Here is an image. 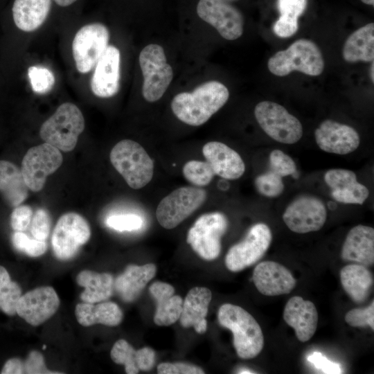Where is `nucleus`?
<instances>
[{
  "mask_svg": "<svg viewBox=\"0 0 374 374\" xmlns=\"http://www.w3.org/2000/svg\"><path fill=\"white\" fill-rule=\"evenodd\" d=\"M0 193L13 207L19 206L28 197V187L21 169L6 160H0Z\"/></svg>",
  "mask_w": 374,
  "mask_h": 374,
  "instance_id": "obj_32",
  "label": "nucleus"
},
{
  "mask_svg": "<svg viewBox=\"0 0 374 374\" xmlns=\"http://www.w3.org/2000/svg\"><path fill=\"white\" fill-rule=\"evenodd\" d=\"M51 229V218L44 208L37 210L33 217L30 231L35 239L45 240L48 238Z\"/></svg>",
  "mask_w": 374,
  "mask_h": 374,
  "instance_id": "obj_43",
  "label": "nucleus"
},
{
  "mask_svg": "<svg viewBox=\"0 0 374 374\" xmlns=\"http://www.w3.org/2000/svg\"><path fill=\"white\" fill-rule=\"evenodd\" d=\"M374 62H371V68H370V78L372 82H374Z\"/></svg>",
  "mask_w": 374,
  "mask_h": 374,
  "instance_id": "obj_51",
  "label": "nucleus"
},
{
  "mask_svg": "<svg viewBox=\"0 0 374 374\" xmlns=\"http://www.w3.org/2000/svg\"><path fill=\"white\" fill-rule=\"evenodd\" d=\"M220 324L229 329L233 335V346L239 357L252 359L258 356L264 346V336L258 323L242 308L225 303L217 314Z\"/></svg>",
  "mask_w": 374,
  "mask_h": 374,
  "instance_id": "obj_2",
  "label": "nucleus"
},
{
  "mask_svg": "<svg viewBox=\"0 0 374 374\" xmlns=\"http://www.w3.org/2000/svg\"><path fill=\"white\" fill-rule=\"evenodd\" d=\"M272 240L269 227L264 223L253 225L244 238L233 245L225 257V265L237 272L257 262L265 255Z\"/></svg>",
  "mask_w": 374,
  "mask_h": 374,
  "instance_id": "obj_10",
  "label": "nucleus"
},
{
  "mask_svg": "<svg viewBox=\"0 0 374 374\" xmlns=\"http://www.w3.org/2000/svg\"><path fill=\"white\" fill-rule=\"evenodd\" d=\"M59 305L60 299L52 287H39L21 296L16 314L30 325L37 326L50 319Z\"/></svg>",
  "mask_w": 374,
  "mask_h": 374,
  "instance_id": "obj_16",
  "label": "nucleus"
},
{
  "mask_svg": "<svg viewBox=\"0 0 374 374\" xmlns=\"http://www.w3.org/2000/svg\"><path fill=\"white\" fill-rule=\"evenodd\" d=\"M51 0H15L12 8L14 22L25 32L34 31L46 20Z\"/></svg>",
  "mask_w": 374,
  "mask_h": 374,
  "instance_id": "obj_29",
  "label": "nucleus"
},
{
  "mask_svg": "<svg viewBox=\"0 0 374 374\" xmlns=\"http://www.w3.org/2000/svg\"><path fill=\"white\" fill-rule=\"evenodd\" d=\"M196 10L197 15L214 27L223 38L235 40L242 36L244 24L243 15L229 1L199 0Z\"/></svg>",
  "mask_w": 374,
  "mask_h": 374,
  "instance_id": "obj_14",
  "label": "nucleus"
},
{
  "mask_svg": "<svg viewBox=\"0 0 374 374\" xmlns=\"http://www.w3.org/2000/svg\"><path fill=\"white\" fill-rule=\"evenodd\" d=\"M46 345H44L43 346V349L44 350L46 348Z\"/></svg>",
  "mask_w": 374,
  "mask_h": 374,
  "instance_id": "obj_55",
  "label": "nucleus"
},
{
  "mask_svg": "<svg viewBox=\"0 0 374 374\" xmlns=\"http://www.w3.org/2000/svg\"><path fill=\"white\" fill-rule=\"evenodd\" d=\"M252 279L258 292L269 296L288 294L296 285V279L285 266L270 260L256 266Z\"/></svg>",
  "mask_w": 374,
  "mask_h": 374,
  "instance_id": "obj_19",
  "label": "nucleus"
},
{
  "mask_svg": "<svg viewBox=\"0 0 374 374\" xmlns=\"http://www.w3.org/2000/svg\"><path fill=\"white\" fill-rule=\"evenodd\" d=\"M84 129V118L74 104L65 103L45 121L39 130L41 139L60 150L70 152L76 146Z\"/></svg>",
  "mask_w": 374,
  "mask_h": 374,
  "instance_id": "obj_5",
  "label": "nucleus"
},
{
  "mask_svg": "<svg viewBox=\"0 0 374 374\" xmlns=\"http://www.w3.org/2000/svg\"><path fill=\"white\" fill-rule=\"evenodd\" d=\"M254 115L262 130L276 141L294 144L303 136L299 120L276 103L260 102L255 107Z\"/></svg>",
  "mask_w": 374,
  "mask_h": 374,
  "instance_id": "obj_7",
  "label": "nucleus"
},
{
  "mask_svg": "<svg viewBox=\"0 0 374 374\" xmlns=\"http://www.w3.org/2000/svg\"><path fill=\"white\" fill-rule=\"evenodd\" d=\"M341 258L364 266L374 262V229L362 224L352 228L344 242Z\"/></svg>",
  "mask_w": 374,
  "mask_h": 374,
  "instance_id": "obj_23",
  "label": "nucleus"
},
{
  "mask_svg": "<svg viewBox=\"0 0 374 374\" xmlns=\"http://www.w3.org/2000/svg\"><path fill=\"white\" fill-rule=\"evenodd\" d=\"M109 40V30L101 23L85 25L76 33L72 52L79 72L86 73L95 67L108 46Z\"/></svg>",
  "mask_w": 374,
  "mask_h": 374,
  "instance_id": "obj_11",
  "label": "nucleus"
},
{
  "mask_svg": "<svg viewBox=\"0 0 374 374\" xmlns=\"http://www.w3.org/2000/svg\"><path fill=\"white\" fill-rule=\"evenodd\" d=\"M364 3H366L367 5L373 6L374 5V0H361Z\"/></svg>",
  "mask_w": 374,
  "mask_h": 374,
  "instance_id": "obj_52",
  "label": "nucleus"
},
{
  "mask_svg": "<svg viewBox=\"0 0 374 374\" xmlns=\"http://www.w3.org/2000/svg\"><path fill=\"white\" fill-rule=\"evenodd\" d=\"M157 271L155 265H128L123 273L114 280V290L125 302L134 301Z\"/></svg>",
  "mask_w": 374,
  "mask_h": 374,
  "instance_id": "obj_26",
  "label": "nucleus"
},
{
  "mask_svg": "<svg viewBox=\"0 0 374 374\" xmlns=\"http://www.w3.org/2000/svg\"><path fill=\"white\" fill-rule=\"evenodd\" d=\"M143 76L142 95L150 103L159 100L173 78V70L167 62L163 47L156 44L145 46L139 57Z\"/></svg>",
  "mask_w": 374,
  "mask_h": 374,
  "instance_id": "obj_6",
  "label": "nucleus"
},
{
  "mask_svg": "<svg viewBox=\"0 0 374 374\" xmlns=\"http://www.w3.org/2000/svg\"><path fill=\"white\" fill-rule=\"evenodd\" d=\"M342 56L348 62L373 61V23H369L358 28L348 37L343 46Z\"/></svg>",
  "mask_w": 374,
  "mask_h": 374,
  "instance_id": "obj_30",
  "label": "nucleus"
},
{
  "mask_svg": "<svg viewBox=\"0 0 374 374\" xmlns=\"http://www.w3.org/2000/svg\"><path fill=\"white\" fill-rule=\"evenodd\" d=\"M283 319L294 330L301 342L310 340L314 335L318 323V313L314 304L299 296L291 297L287 302Z\"/></svg>",
  "mask_w": 374,
  "mask_h": 374,
  "instance_id": "obj_20",
  "label": "nucleus"
},
{
  "mask_svg": "<svg viewBox=\"0 0 374 374\" xmlns=\"http://www.w3.org/2000/svg\"><path fill=\"white\" fill-rule=\"evenodd\" d=\"M340 280L343 289L357 303H362L370 295L373 278L366 266L350 264L340 271Z\"/></svg>",
  "mask_w": 374,
  "mask_h": 374,
  "instance_id": "obj_28",
  "label": "nucleus"
},
{
  "mask_svg": "<svg viewBox=\"0 0 374 374\" xmlns=\"http://www.w3.org/2000/svg\"><path fill=\"white\" fill-rule=\"evenodd\" d=\"M1 374H21L24 373V362L17 357L8 359L4 364L1 371Z\"/></svg>",
  "mask_w": 374,
  "mask_h": 374,
  "instance_id": "obj_49",
  "label": "nucleus"
},
{
  "mask_svg": "<svg viewBox=\"0 0 374 374\" xmlns=\"http://www.w3.org/2000/svg\"><path fill=\"white\" fill-rule=\"evenodd\" d=\"M13 247L19 251L30 257H37L44 254L47 249L45 240L30 239L21 231H15L12 235Z\"/></svg>",
  "mask_w": 374,
  "mask_h": 374,
  "instance_id": "obj_39",
  "label": "nucleus"
},
{
  "mask_svg": "<svg viewBox=\"0 0 374 374\" xmlns=\"http://www.w3.org/2000/svg\"><path fill=\"white\" fill-rule=\"evenodd\" d=\"M308 361L324 373L337 374L341 373L340 366L338 364L330 361L319 352H314L310 355L308 357Z\"/></svg>",
  "mask_w": 374,
  "mask_h": 374,
  "instance_id": "obj_47",
  "label": "nucleus"
},
{
  "mask_svg": "<svg viewBox=\"0 0 374 374\" xmlns=\"http://www.w3.org/2000/svg\"><path fill=\"white\" fill-rule=\"evenodd\" d=\"M21 295L19 284L12 281L6 269L0 265V310L8 316L15 315L17 303Z\"/></svg>",
  "mask_w": 374,
  "mask_h": 374,
  "instance_id": "obj_34",
  "label": "nucleus"
},
{
  "mask_svg": "<svg viewBox=\"0 0 374 374\" xmlns=\"http://www.w3.org/2000/svg\"><path fill=\"white\" fill-rule=\"evenodd\" d=\"M75 314L78 322L83 326L100 323L116 326L123 319V312L118 305L112 301L94 304L80 303L76 305Z\"/></svg>",
  "mask_w": 374,
  "mask_h": 374,
  "instance_id": "obj_27",
  "label": "nucleus"
},
{
  "mask_svg": "<svg viewBox=\"0 0 374 374\" xmlns=\"http://www.w3.org/2000/svg\"><path fill=\"white\" fill-rule=\"evenodd\" d=\"M159 374H203L204 371L199 366L190 364L161 363L157 366Z\"/></svg>",
  "mask_w": 374,
  "mask_h": 374,
  "instance_id": "obj_46",
  "label": "nucleus"
},
{
  "mask_svg": "<svg viewBox=\"0 0 374 374\" xmlns=\"http://www.w3.org/2000/svg\"><path fill=\"white\" fill-rule=\"evenodd\" d=\"M114 168L133 189H140L152 180L154 163L145 150L137 142L124 139L117 143L109 154Z\"/></svg>",
  "mask_w": 374,
  "mask_h": 374,
  "instance_id": "obj_3",
  "label": "nucleus"
},
{
  "mask_svg": "<svg viewBox=\"0 0 374 374\" xmlns=\"http://www.w3.org/2000/svg\"><path fill=\"white\" fill-rule=\"evenodd\" d=\"M143 219L134 213L112 215L106 220L107 226L118 231L138 230L143 226Z\"/></svg>",
  "mask_w": 374,
  "mask_h": 374,
  "instance_id": "obj_40",
  "label": "nucleus"
},
{
  "mask_svg": "<svg viewBox=\"0 0 374 374\" xmlns=\"http://www.w3.org/2000/svg\"><path fill=\"white\" fill-rule=\"evenodd\" d=\"M239 373H254V372H251L249 370L247 369H242L238 372Z\"/></svg>",
  "mask_w": 374,
  "mask_h": 374,
  "instance_id": "obj_53",
  "label": "nucleus"
},
{
  "mask_svg": "<svg viewBox=\"0 0 374 374\" xmlns=\"http://www.w3.org/2000/svg\"><path fill=\"white\" fill-rule=\"evenodd\" d=\"M149 291L157 302L154 322L157 326H168L179 320L183 299L175 294V288L170 284L157 281L149 287Z\"/></svg>",
  "mask_w": 374,
  "mask_h": 374,
  "instance_id": "obj_25",
  "label": "nucleus"
},
{
  "mask_svg": "<svg viewBox=\"0 0 374 374\" xmlns=\"http://www.w3.org/2000/svg\"><path fill=\"white\" fill-rule=\"evenodd\" d=\"M212 294L209 289L195 287L190 290L184 301L179 317L180 324L184 328L193 327L199 334L207 329L206 317L208 313Z\"/></svg>",
  "mask_w": 374,
  "mask_h": 374,
  "instance_id": "obj_24",
  "label": "nucleus"
},
{
  "mask_svg": "<svg viewBox=\"0 0 374 374\" xmlns=\"http://www.w3.org/2000/svg\"><path fill=\"white\" fill-rule=\"evenodd\" d=\"M185 179L196 186L209 184L215 176V172L207 161L190 160L182 168Z\"/></svg>",
  "mask_w": 374,
  "mask_h": 374,
  "instance_id": "obj_36",
  "label": "nucleus"
},
{
  "mask_svg": "<svg viewBox=\"0 0 374 374\" xmlns=\"http://www.w3.org/2000/svg\"><path fill=\"white\" fill-rule=\"evenodd\" d=\"M224 1H236V0H224Z\"/></svg>",
  "mask_w": 374,
  "mask_h": 374,
  "instance_id": "obj_54",
  "label": "nucleus"
},
{
  "mask_svg": "<svg viewBox=\"0 0 374 374\" xmlns=\"http://www.w3.org/2000/svg\"><path fill=\"white\" fill-rule=\"evenodd\" d=\"M120 51L108 45L95 66L91 80L93 93L99 98L115 96L120 89Z\"/></svg>",
  "mask_w": 374,
  "mask_h": 374,
  "instance_id": "obj_18",
  "label": "nucleus"
},
{
  "mask_svg": "<svg viewBox=\"0 0 374 374\" xmlns=\"http://www.w3.org/2000/svg\"><path fill=\"white\" fill-rule=\"evenodd\" d=\"M110 355L114 362L125 366V370L127 374H136L139 372L138 350H136L125 339H121L115 342Z\"/></svg>",
  "mask_w": 374,
  "mask_h": 374,
  "instance_id": "obj_35",
  "label": "nucleus"
},
{
  "mask_svg": "<svg viewBox=\"0 0 374 374\" xmlns=\"http://www.w3.org/2000/svg\"><path fill=\"white\" fill-rule=\"evenodd\" d=\"M202 154L215 175L226 179H237L245 171L240 155L224 143L210 141L202 148Z\"/></svg>",
  "mask_w": 374,
  "mask_h": 374,
  "instance_id": "obj_22",
  "label": "nucleus"
},
{
  "mask_svg": "<svg viewBox=\"0 0 374 374\" xmlns=\"http://www.w3.org/2000/svg\"><path fill=\"white\" fill-rule=\"evenodd\" d=\"M155 362V353L149 347L138 350V367L139 371H148Z\"/></svg>",
  "mask_w": 374,
  "mask_h": 374,
  "instance_id": "obj_48",
  "label": "nucleus"
},
{
  "mask_svg": "<svg viewBox=\"0 0 374 374\" xmlns=\"http://www.w3.org/2000/svg\"><path fill=\"white\" fill-rule=\"evenodd\" d=\"M327 218L324 203L318 197L302 195L294 199L286 208L283 220L293 232L307 233L320 230Z\"/></svg>",
  "mask_w": 374,
  "mask_h": 374,
  "instance_id": "obj_15",
  "label": "nucleus"
},
{
  "mask_svg": "<svg viewBox=\"0 0 374 374\" xmlns=\"http://www.w3.org/2000/svg\"><path fill=\"white\" fill-rule=\"evenodd\" d=\"M255 186L261 195L267 197H278L284 190L283 177L270 170L256 178Z\"/></svg>",
  "mask_w": 374,
  "mask_h": 374,
  "instance_id": "obj_37",
  "label": "nucleus"
},
{
  "mask_svg": "<svg viewBox=\"0 0 374 374\" xmlns=\"http://www.w3.org/2000/svg\"><path fill=\"white\" fill-rule=\"evenodd\" d=\"M307 0H277L279 18L273 26L274 33L283 38L294 35L299 29V17L304 12Z\"/></svg>",
  "mask_w": 374,
  "mask_h": 374,
  "instance_id": "obj_33",
  "label": "nucleus"
},
{
  "mask_svg": "<svg viewBox=\"0 0 374 374\" xmlns=\"http://www.w3.org/2000/svg\"><path fill=\"white\" fill-rule=\"evenodd\" d=\"M24 373L27 374H59L61 373L53 372L48 370L44 362L42 355L36 350L31 351L25 362Z\"/></svg>",
  "mask_w": 374,
  "mask_h": 374,
  "instance_id": "obj_45",
  "label": "nucleus"
},
{
  "mask_svg": "<svg viewBox=\"0 0 374 374\" xmlns=\"http://www.w3.org/2000/svg\"><path fill=\"white\" fill-rule=\"evenodd\" d=\"M206 199V191L200 188L184 186L178 188L158 204L156 217L159 224L172 229L199 208Z\"/></svg>",
  "mask_w": 374,
  "mask_h": 374,
  "instance_id": "obj_9",
  "label": "nucleus"
},
{
  "mask_svg": "<svg viewBox=\"0 0 374 374\" xmlns=\"http://www.w3.org/2000/svg\"><path fill=\"white\" fill-rule=\"evenodd\" d=\"M324 180L331 189L332 198L339 202L362 204L369 195L367 187L357 181L352 170L330 169L325 173Z\"/></svg>",
  "mask_w": 374,
  "mask_h": 374,
  "instance_id": "obj_21",
  "label": "nucleus"
},
{
  "mask_svg": "<svg viewBox=\"0 0 374 374\" xmlns=\"http://www.w3.org/2000/svg\"><path fill=\"white\" fill-rule=\"evenodd\" d=\"M228 228V220L221 212H212L198 217L188 231L186 242L206 260L216 259L221 251V239Z\"/></svg>",
  "mask_w": 374,
  "mask_h": 374,
  "instance_id": "obj_8",
  "label": "nucleus"
},
{
  "mask_svg": "<svg viewBox=\"0 0 374 374\" xmlns=\"http://www.w3.org/2000/svg\"><path fill=\"white\" fill-rule=\"evenodd\" d=\"M229 91L222 83L206 82L192 92H181L172 100L170 107L175 116L184 123L199 126L220 110L227 102Z\"/></svg>",
  "mask_w": 374,
  "mask_h": 374,
  "instance_id": "obj_1",
  "label": "nucleus"
},
{
  "mask_svg": "<svg viewBox=\"0 0 374 374\" xmlns=\"http://www.w3.org/2000/svg\"><path fill=\"white\" fill-rule=\"evenodd\" d=\"M32 89L35 93L43 94L50 91L55 84L53 73L48 69L31 66L28 69Z\"/></svg>",
  "mask_w": 374,
  "mask_h": 374,
  "instance_id": "obj_38",
  "label": "nucleus"
},
{
  "mask_svg": "<svg viewBox=\"0 0 374 374\" xmlns=\"http://www.w3.org/2000/svg\"><path fill=\"white\" fill-rule=\"evenodd\" d=\"M267 67L277 76H285L294 71L318 76L323 71L324 60L319 47L313 41L300 39L272 55Z\"/></svg>",
  "mask_w": 374,
  "mask_h": 374,
  "instance_id": "obj_4",
  "label": "nucleus"
},
{
  "mask_svg": "<svg viewBox=\"0 0 374 374\" xmlns=\"http://www.w3.org/2000/svg\"><path fill=\"white\" fill-rule=\"evenodd\" d=\"M90 236L89 225L82 215L76 213L62 215L56 223L51 238L55 256L62 260L72 258Z\"/></svg>",
  "mask_w": 374,
  "mask_h": 374,
  "instance_id": "obj_12",
  "label": "nucleus"
},
{
  "mask_svg": "<svg viewBox=\"0 0 374 374\" xmlns=\"http://www.w3.org/2000/svg\"><path fill=\"white\" fill-rule=\"evenodd\" d=\"M270 170L283 177L295 175L296 166L292 157L280 150H274L269 154Z\"/></svg>",
  "mask_w": 374,
  "mask_h": 374,
  "instance_id": "obj_41",
  "label": "nucleus"
},
{
  "mask_svg": "<svg viewBox=\"0 0 374 374\" xmlns=\"http://www.w3.org/2000/svg\"><path fill=\"white\" fill-rule=\"evenodd\" d=\"M314 139L321 150L337 154L353 152L360 143L359 135L353 127L329 119L314 130Z\"/></svg>",
  "mask_w": 374,
  "mask_h": 374,
  "instance_id": "obj_17",
  "label": "nucleus"
},
{
  "mask_svg": "<svg viewBox=\"0 0 374 374\" xmlns=\"http://www.w3.org/2000/svg\"><path fill=\"white\" fill-rule=\"evenodd\" d=\"M54 1L57 5L65 7V6H68L72 4L77 0H54Z\"/></svg>",
  "mask_w": 374,
  "mask_h": 374,
  "instance_id": "obj_50",
  "label": "nucleus"
},
{
  "mask_svg": "<svg viewBox=\"0 0 374 374\" xmlns=\"http://www.w3.org/2000/svg\"><path fill=\"white\" fill-rule=\"evenodd\" d=\"M62 161L60 150L47 143L29 148L23 158L21 167L28 188L33 192L41 190L47 176L55 172Z\"/></svg>",
  "mask_w": 374,
  "mask_h": 374,
  "instance_id": "obj_13",
  "label": "nucleus"
},
{
  "mask_svg": "<svg viewBox=\"0 0 374 374\" xmlns=\"http://www.w3.org/2000/svg\"><path fill=\"white\" fill-rule=\"evenodd\" d=\"M33 216L32 208L27 205L17 206L12 212L10 224L15 231H24L28 226Z\"/></svg>",
  "mask_w": 374,
  "mask_h": 374,
  "instance_id": "obj_44",
  "label": "nucleus"
},
{
  "mask_svg": "<svg viewBox=\"0 0 374 374\" xmlns=\"http://www.w3.org/2000/svg\"><path fill=\"white\" fill-rule=\"evenodd\" d=\"M345 321L353 327H370L374 330V301L366 308L349 310L344 317Z\"/></svg>",
  "mask_w": 374,
  "mask_h": 374,
  "instance_id": "obj_42",
  "label": "nucleus"
},
{
  "mask_svg": "<svg viewBox=\"0 0 374 374\" xmlns=\"http://www.w3.org/2000/svg\"><path fill=\"white\" fill-rule=\"evenodd\" d=\"M76 282L84 288L80 299L85 303H96L105 301L112 296L114 290V279L109 273L84 270L77 275Z\"/></svg>",
  "mask_w": 374,
  "mask_h": 374,
  "instance_id": "obj_31",
  "label": "nucleus"
}]
</instances>
